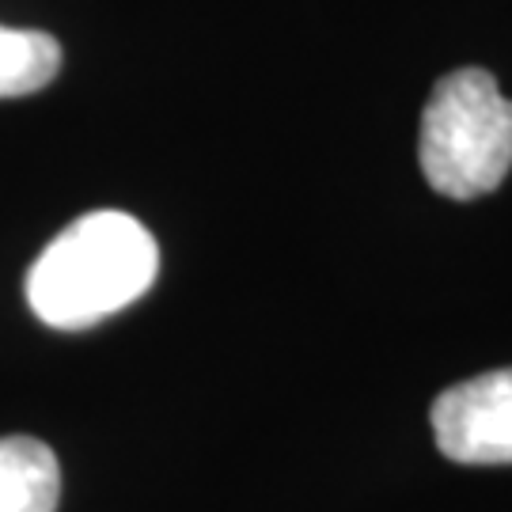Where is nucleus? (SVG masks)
<instances>
[{
    "instance_id": "f257e3e1",
    "label": "nucleus",
    "mask_w": 512,
    "mask_h": 512,
    "mask_svg": "<svg viewBox=\"0 0 512 512\" xmlns=\"http://www.w3.org/2000/svg\"><path fill=\"white\" fill-rule=\"evenodd\" d=\"M160 270V247L145 224L118 209L73 220L35 258L27 304L46 327L84 330L145 296Z\"/></svg>"
},
{
    "instance_id": "f03ea898",
    "label": "nucleus",
    "mask_w": 512,
    "mask_h": 512,
    "mask_svg": "<svg viewBox=\"0 0 512 512\" xmlns=\"http://www.w3.org/2000/svg\"><path fill=\"white\" fill-rule=\"evenodd\" d=\"M418 164L452 202L490 194L512 171V103L486 69H456L437 80L421 110Z\"/></svg>"
},
{
    "instance_id": "7ed1b4c3",
    "label": "nucleus",
    "mask_w": 512,
    "mask_h": 512,
    "mask_svg": "<svg viewBox=\"0 0 512 512\" xmlns=\"http://www.w3.org/2000/svg\"><path fill=\"white\" fill-rule=\"evenodd\" d=\"M429 418L437 448L452 463H512V368L482 372L467 384L440 391Z\"/></svg>"
},
{
    "instance_id": "20e7f679",
    "label": "nucleus",
    "mask_w": 512,
    "mask_h": 512,
    "mask_svg": "<svg viewBox=\"0 0 512 512\" xmlns=\"http://www.w3.org/2000/svg\"><path fill=\"white\" fill-rule=\"evenodd\" d=\"M61 467L50 444L0 437V512H57Z\"/></svg>"
},
{
    "instance_id": "39448f33",
    "label": "nucleus",
    "mask_w": 512,
    "mask_h": 512,
    "mask_svg": "<svg viewBox=\"0 0 512 512\" xmlns=\"http://www.w3.org/2000/svg\"><path fill=\"white\" fill-rule=\"evenodd\" d=\"M61 69V46L46 31L0 27V99H19L46 88Z\"/></svg>"
}]
</instances>
